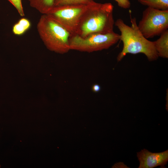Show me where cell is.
<instances>
[{
    "instance_id": "13",
    "label": "cell",
    "mask_w": 168,
    "mask_h": 168,
    "mask_svg": "<svg viewBox=\"0 0 168 168\" xmlns=\"http://www.w3.org/2000/svg\"><path fill=\"white\" fill-rule=\"evenodd\" d=\"M16 9L18 13L21 16H25L22 0H8Z\"/></svg>"
},
{
    "instance_id": "16",
    "label": "cell",
    "mask_w": 168,
    "mask_h": 168,
    "mask_svg": "<svg viewBox=\"0 0 168 168\" xmlns=\"http://www.w3.org/2000/svg\"></svg>"
},
{
    "instance_id": "2",
    "label": "cell",
    "mask_w": 168,
    "mask_h": 168,
    "mask_svg": "<svg viewBox=\"0 0 168 168\" xmlns=\"http://www.w3.org/2000/svg\"><path fill=\"white\" fill-rule=\"evenodd\" d=\"M114 6L110 2L90 4L82 16L76 34L84 37L91 34H105L114 31Z\"/></svg>"
},
{
    "instance_id": "14",
    "label": "cell",
    "mask_w": 168,
    "mask_h": 168,
    "mask_svg": "<svg viewBox=\"0 0 168 168\" xmlns=\"http://www.w3.org/2000/svg\"><path fill=\"white\" fill-rule=\"evenodd\" d=\"M117 3L118 6L124 9H128L131 6V3L129 0H114Z\"/></svg>"
},
{
    "instance_id": "7",
    "label": "cell",
    "mask_w": 168,
    "mask_h": 168,
    "mask_svg": "<svg viewBox=\"0 0 168 168\" xmlns=\"http://www.w3.org/2000/svg\"><path fill=\"white\" fill-rule=\"evenodd\" d=\"M137 156L140 162L138 168H153L159 166L164 168L168 161V150L152 153L144 149L137 153Z\"/></svg>"
},
{
    "instance_id": "1",
    "label": "cell",
    "mask_w": 168,
    "mask_h": 168,
    "mask_svg": "<svg viewBox=\"0 0 168 168\" xmlns=\"http://www.w3.org/2000/svg\"><path fill=\"white\" fill-rule=\"evenodd\" d=\"M131 25L126 24L120 18L115 21L114 25L120 32V40L123 47L117 57L118 61H121L128 54H144L150 61L157 59L159 57L156 50L154 41L146 38L139 29L135 17H131Z\"/></svg>"
},
{
    "instance_id": "12",
    "label": "cell",
    "mask_w": 168,
    "mask_h": 168,
    "mask_svg": "<svg viewBox=\"0 0 168 168\" xmlns=\"http://www.w3.org/2000/svg\"><path fill=\"white\" fill-rule=\"evenodd\" d=\"M94 0H55L54 6L71 4H89L94 2Z\"/></svg>"
},
{
    "instance_id": "15",
    "label": "cell",
    "mask_w": 168,
    "mask_h": 168,
    "mask_svg": "<svg viewBox=\"0 0 168 168\" xmlns=\"http://www.w3.org/2000/svg\"><path fill=\"white\" fill-rule=\"evenodd\" d=\"M92 89L93 92H99L100 91V87L99 85L96 84L92 86Z\"/></svg>"
},
{
    "instance_id": "5",
    "label": "cell",
    "mask_w": 168,
    "mask_h": 168,
    "mask_svg": "<svg viewBox=\"0 0 168 168\" xmlns=\"http://www.w3.org/2000/svg\"><path fill=\"white\" fill-rule=\"evenodd\" d=\"M90 4L54 6L46 14L63 27L71 36L76 34L81 19Z\"/></svg>"
},
{
    "instance_id": "3",
    "label": "cell",
    "mask_w": 168,
    "mask_h": 168,
    "mask_svg": "<svg viewBox=\"0 0 168 168\" xmlns=\"http://www.w3.org/2000/svg\"><path fill=\"white\" fill-rule=\"evenodd\" d=\"M37 31L44 44L49 50L64 54L70 50V33L47 14H42L37 25Z\"/></svg>"
},
{
    "instance_id": "4",
    "label": "cell",
    "mask_w": 168,
    "mask_h": 168,
    "mask_svg": "<svg viewBox=\"0 0 168 168\" xmlns=\"http://www.w3.org/2000/svg\"><path fill=\"white\" fill-rule=\"evenodd\" d=\"M120 40V35L114 31L103 34L95 33L84 37L77 35H71L69 40L70 50L88 53L109 49Z\"/></svg>"
},
{
    "instance_id": "10",
    "label": "cell",
    "mask_w": 168,
    "mask_h": 168,
    "mask_svg": "<svg viewBox=\"0 0 168 168\" xmlns=\"http://www.w3.org/2000/svg\"><path fill=\"white\" fill-rule=\"evenodd\" d=\"M31 23L28 19L21 18L12 27L13 33L17 35H21L24 34L30 27Z\"/></svg>"
},
{
    "instance_id": "11",
    "label": "cell",
    "mask_w": 168,
    "mask_h": 168,
    "mask_svg": "<svg viewBox=\"0 0 168 168\" xmlns=\"http://www.w3.org/2000/svg\"><path fill=\"white\" fill-rule=\"evenodd\" d=\"M141 4L155 9L168 10V0H138Z\"/></svg>"
},
{
    "instance_id": "6",
    "label": "cell",
    "mask_w": 168,
    "mask_h": 168,
    "mask_svg": "<svg viewBox=\"0 0 168 168\" xmlns=\"http://www.w3.org/2000/svg\"><path fill=\"white\" fill-rule=\"evenodd\" d=\"M138 28L147 39L160 35L168 28V10L147 7L143 12Z\"/></svg>"
},
{
    "instance_id": "8",
    "label": "cell",
    "mask_w": 168,
    "mask_h": 168,
    "mask_svg": "<svg viewBox=\"0 0 168 168\" xmlns=\"http://www.w3.org/2000/svg\"><path fill=\"white\" fill-rule=\"evenodd\" d=\"M155 47L158 57L168 58V30L162 33L159 38L154 41Z\"/></svg>"
},
{
    "instance_id": "9",
    "label": "cell",
    "mask_w": 168,
    "mask_h": 168,
    "mask_svg": "<svg viewBox=\"0 0 168 168\" xmlns=\"http://www.w3.org/2000/svg\"><path fill=\"white\" fill-rule=\"evenodd\" d=\"M28 0L31 7L42 14H46L54 7L55 0Z\"/></svg>"
}]
</instances>
